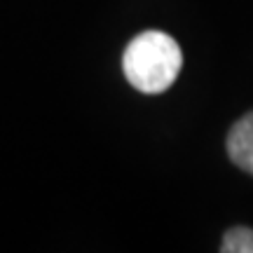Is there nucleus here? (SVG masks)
Instances as JSON below:
<instances>
[{"instance_id":"obj_1","label":"nucleus","mask_w":253,"mask_h":253,"mask_svg":"<svg viewBox=\"0 0 253 253\" xmlns=\"http://www.w3.org/2000/svg\"><path fill=\"white\" fill-rule=\"evenodd\" d=\"M183 68L178 42L162 31H145L126 45L122 71L134 89L143 94H162L171 87Z\"/></svg>"},{"instance_id":"obj_2","label":"nucleus","mask_w":253,"mask_h":253,"mask_svg":"<svg viewBox=\"0 0 253 253\" xmlns=\"http://www.w3.org/2000/svg\"><path fill=\"white\" fill-rule=\"evenodd\" d=\"M227 155L232 164L253 176V113L237 120L227 134Z\"/></svg>"},{"instance_id":"obj_3","label":"nucleus","mask_w":253,"mask_h":253,"mask_svg":"<svg viewBox=\"0 0 253 253\" xmlns=\"http://www.w3.org/2000/svg\"><path fill=\"white\" fill-rule=\"evenodd\" d=\"M223 253H253V230L251 227H232L227 230L220 244Z\"/></svg>"}]
</instances>
